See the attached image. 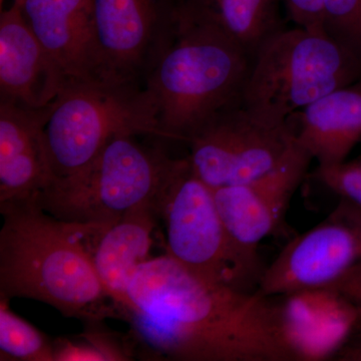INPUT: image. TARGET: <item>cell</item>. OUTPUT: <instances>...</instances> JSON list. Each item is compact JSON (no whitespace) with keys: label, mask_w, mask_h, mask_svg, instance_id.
<instances>
[{"label":"cell","mask_w":361,"mask_h":361,"mask_svg":"<svg viewBox=\"0 0 361 361\" xmlns=\"http://www.w3.org/2000/svg\"><path fill=\"white\" fill-rule=\"evenodd\" d=\"M25 1V0H13V4L20 7Z\"/></svg>","instance_id":"cell-25"},{"label":"cell","mask_w":361,"mask_h":361,"mask_svg":"<svg viewBox=\"0 0 361 361\" xmlns=\"http://www.w3.org/2000/svg\"><path fill=\"white\" fill-rule=\"evenodd\" d=\"M20 8L68 85L116 82L99 44L94 0H25Z\"/></svg>","instance_id":"cell-13"},{"label":"cell","mask_w":361,"mask_h":361,"mask_svg":"<svg viewBox=\"0 0 361 361\" xmlns=\"http://www.w3.org/2000/svg\"><path fill=\"white\" fill-rule=\"evenodd\" d=\"M187 144L192 170L216 190L267 174L290 153L296 137L290 120L270 122L239 103L213 116Z\"/></svg>","instance_id":"cell-8"},{"label":"cell","mask_w":361,"mask_h":361,"mask_svg":"<svg viewBox=\"0 0 361 361\" xmlns=\"http://www.w3.org/2000/svg\"><path fill=\"white\" fill-rule=\"evenodd\" d=\"M158 220L155 205L148 204L108 227L96 228L87 236L94 268L120 310L135 272L152 258L149 253Z\"/></svg>","instance_id":"cell-17"},{"label":"cell","mask_w":361,"mask_h":361,"mask_svg":"<svg viewBox=\"0 0 361 361\" xmlns=\"http://www.w3.org/2000/svg\"><path fill=\"white\" fill-rule=\"evenodd\" d=\"M121 313L148 360L294 361L273 296L208 281L168 254L140 266Z\"/></svg>","instance_id":"cell-1"},{"label":"cell","mask_w":361,"mask_h":361,"mask_svg":"<svg viewBox=\"0 0 361 361\" xmlns=\"http://www.w3.org/2000/svg\"><path fill=\"white\" fill-rule=\"evenodd\" d=\"M180 0H94L97 37L111 77L146 85L179 37Z\"/></svg>","instance_id":"cell-10"},{"label":"cell","mask_w":361,"mask_h":361,"mask_svg":"<svg viewBox=\"0 0 361 361\" xmlns=\"http://www.w3.org/2000/svg\"><path fill=\"white\" fill-rule=\"evenodd\" d=\"M289 120L297 144L318 167L343 163L361 141V78L316 99Z\"/></svg>","instance_id":"cell-16"},{"label":"cell","mask_w":361,"mask_h":361,"mask_svg":"<svg viewBox=\"0 0 361 361\" xmlns=\"http://www.w3.org/2000/svg\"><path fill=\"white\" fill-rule=\"evenodd\" d=\"M51 104L28 110L0 102V206L39 200L51 186L44 126Z\"/></svg>","instance_id":"cell-15"},{"label":"cell","mask_w":361,"mask_h":361,"mask_svg":"<svg viewBox=\"0 0 361 361\" xmlns=\"http://www.w3.org/2000/svg\"><path fill=\"white\" fill-rule=\"evenodd\" d=\"M4 0H0V6H1V9H2V6H4Z\"/></svg>","instance_id":"cell-26"},{"label":"cell","mask_w":361,"mask_h":361,"mask_svg":"<svg viewBox=\"0 0 361 361\" xmlns=\"http://www.w3.org/2000/svg\"><path fill=\"white\" fill-rule=\"evenodd\" d=\"M68 80L30 30L20 6L0 14V102L28 110L51 106Z\"/></svg>","instance_id":"cell-14"},{"label":"cell","mask_w":361,"mask_h":361,"mask_svg":"<svg viewBox=\"0 0 361 361\" xmlns=\"http://www.w3.org/2000/svg\"><path fill=\"white\" fill-rule=\"evenodd\" d=\"M361 272V208L339 198L314 227L292 239L266 267L258 292L274 296L339 283Z\"/></svg>","instance_id":"cell-9"},{"label":"cell","mask_w":361,"mask_h":361,"mask_svg":"<svg viewBox=\"0 0 361 361\" xmlns=\"http://www.w3.org/2000/svg\"><path fill=\"white\" fill-rule=\"evenodd\" d=\"M121 135L111 140L89 168L51 183L39 197L47 212L66 222L108 227L139 207L154 204L180 159Z\"/></svg>","instance_id":"cell-6"},{"label":"cell","mask_w":361,"mask_h":361,"mask_svg":"<svg viewBox=\"0 0 361 361\" xmlns=\"http://www.w3.org/2000/svg\"><path fill=\"white\" fill-rule=\"evenodd\" d=\"M167 235V253L195 274L241 292L258 291L266 267L244 250L223 222L213 189L188 158L180 159L156 203Z\"/></svg>","instance_id":"cell-7"},{"label":"cell","mask_w":361,"mask_h":361,"mask_svg":"<svg viewBox=\"0 0 361 361\" xmlns=\"http://www.w3.org/2000/svg\"><path fill=\"white\" fill-rule=\"evenodd\" d=\"M336 360L342 361H361V329L343 346L337 353Z\"/></svg>","instance_id":"cell-24"},{"label":"cell","mask_w":361,"mask_h":361,"mask_svg":"<svg viewBox=\"0 0 361 361\" xmlns=\"http://www.w3.org/2000/svg\"><path fill=\"white\" fill-rule=\"evenodd\" d=\"M141 135L163 139L144 85L114 80L66 85L44 126L52 183L84 172L115 137Z\"/></svg>","instance_id":"cell-5"},{"label":"cell","mask_w":361,"mask_h":361,"mask_svg":"<svg viewBox=\"0 0 361 361\" xmlns=\"http://www.w3.org/2000/svg\"><path fill=\"white\" fill-rule=\"evenodd\" d=\"M127 360L123 344L111 334L90 327L78 339L54 341V361H123Z\"/></svg>","instance_id":"cell-20"},{"label":"cell","mask_w":361,"mask_h":361,"mask_svg":"<svg viewBox=\"0 0 361 361\" xmlns=\"http://www.w3.org/2000/svg\"><path fill=\"white\" fill-rule=\"evenodd\" d=\"M280 336L294 361L334 360L361 329V301L338 285L273 296Z\"/></svg>","instance_id":"cell-11"},{"label":"cell","mask_w":361,"mask_h":361,"mask_svg":"<svg viewBox=\"0 0 361 361\" xmlns=\"http://www.w3.org/2000/svg\"><path fill=\"white\" fill-rule=\"evenodd\" d=\"M0 353L1 360L54 361V341L9 308L0 299Z\"/></svg>","instance_id":"cell-19"},{"label":"cell","mask_w":361,"mask_h":361,"mask_svg":"<svg viewBox=\"0 0 361 361\" xmlns=\"http://www.w3.org/2000/svg\"><path fill=\"white\" fill-rule=\"evenodd\" d=\"M0 212V299H33L87 322L122 317L87 248L99 226L59 219L39 200L1 205Z\"/></svg>","instance_id":"cell-2"},{"label":"cell","mask_w":361,"mask_h":361,"mask_svg":"<svg viewBox=\"0 0 361 361\" xmlns=\"http://www.w3.org/2000/svg\"><path fill=\"white\" fill-rule=\"evenodd\" d=\"M312 160L298 144L276 168L256 179L213 190L223 222L244 250L259 254L261 241L276 231Z\"/></svg>","instance_id":"cell-12"},{"label":"cell","mask_w":361,"mask_h":361,"mask_svg":"<svg viewBox=\"0 0 361 361\" xmlns=\"http://www.w3.org/2000/svg\"><path fill=\"white\" fill-rule=\"evenodd\" d=\"M282 0H180V26H197L227 37L251 59L283 28Z\"/></svg>","instance_id":"cell-18"},{"label":"cell","mask_w":361,"mask_h":361,"mask_svg":"<svg viewBox=\"0 0 361 361\" xmlns=\"http://www.w3.org/2000/svg\"><path fill=\"white\" fill-rule=\"evenodd\" d=\"M323 30L361 59V0H323Z\"/></svg>","instance_id":"cell-21"},{"label":"cell","mask_w":361,"mask_h":361,"mask_svg":"<svg viewBox=\"0 0 361 361\" xmlns=\"http://www.w3.org/2000/svg\"><path fill=\"white\" fill-rule=\"evenodd\" d=\"M361 78V59L323 30L281 28L251 61L242 104L270 122L286 123L316 99Z\"/></svg>","instance_id":"cell-4"},{"label":"cell","mask_w":361,"mask_h":361,"mask_svg":"<svg viewBox=\"0 0 361 361\" xmlns=\"http://www.w3.org/2000/svg\"><path fill=\"white\" fill-rule=\"evenodd\" d=\"M282 4L295 25L323 30V0H282Z\"/></svg>","instance_id":"cell-23"},{"label":"cell","mask_w":361,"mask_h":361,"mask_svg":"<svg viewBox=\"0 0 361 361\" xmlns=\"http://www.w3.org/2000/svg\"><path fill=\"white\" fill-rule=\"evenodd\" d=\"M252 59L220 33L180 26L147 78L165 140L186 142L220 111L242 103Z\"/></svg>","instance_id":"cell-3"},{"label":"cell","mask_w":361,"mask_h":361,"mask_svg":"<svg viewBox=\"0 0 361 361\" xmlns=\"http://www.w3.org/2000/svg\"><path fill=\"white\" fill-rule=\"evenodd\" d=\"M315 177L339 198L348 199L361 208V156L338 165L317 167Z\"/></svg>","instance_id":"cell-22"}]
</instances>
